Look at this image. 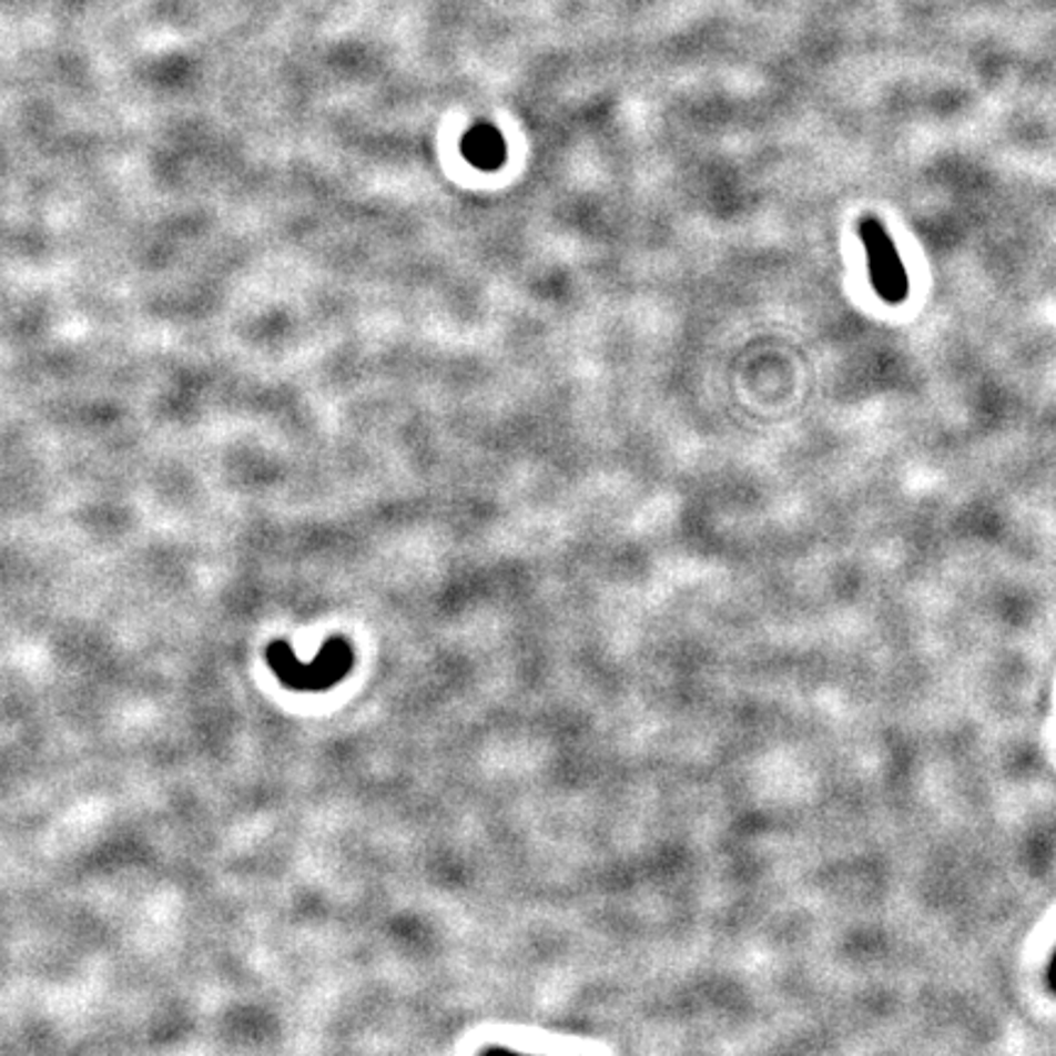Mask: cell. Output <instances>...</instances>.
Returning <instances> with one entry per match:
<instances>
[{
  "label": "cell",
  "instance_id": "3",
  "mask_svg": "<svg viewBox=\"0 0 1056 1056\" xmlns=\"http://www.w3.org/2000/svg\"><path fill=\"white\" fill-rule=\"evenodd\" d=\"M1047 983H1049V991L1056 993V952H1054L1049 968H1047Z\"/></svg>",
  "mask_w": 1056,
  "mask_h": 1056
},
{
  "label": "cell",
  "instance_id": "2",
  "mask_svg": "<svg viewBox=\"0 0 1056 1056\" xmlns=\"http://www.w3.org/2000/svg\"><path fill=\"white\" fill-rule=\"evenodd\" d=\"M463 148H465V158L473 164L483 166V170H495V166L504 160V142L499 138V132L487 125H479L473 132H467Z\"/></svg>",
  "mask_w": 1056,
  "mask_h": 1056
},
{
  "label": "cell",
  "instance_id": "1",
  "mask_svg": "<svg viewBox=\"0 0 1056 1056\" xmlns=\"http://www.w3.org/2000/svg\"><path fill=\"white\" fill-rule=\"evenodd\" d=\"M859 235L863 250H866L869 277L875 294H879L885 304L905 302L910 290L907 272L883 223L866 215V219H861L859 223Z\"/></svg>",
  "mask_w": 1056,
  "mask_h": 1056
}]
</instances>
